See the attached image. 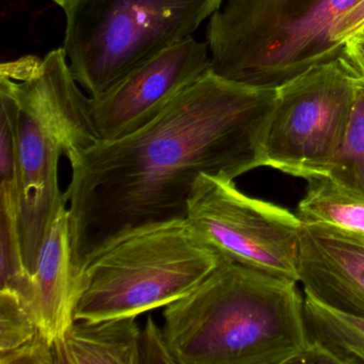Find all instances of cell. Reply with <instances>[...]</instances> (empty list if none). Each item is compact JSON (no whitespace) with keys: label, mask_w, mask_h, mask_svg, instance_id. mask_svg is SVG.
<instances>
[{"label":"cell","mask_w":364,"mask_h":364,"mask_svg":"<svg viewBox=\"0 0 364 364\" xmlns=\"http://www.w3.org/2000/svg\"><path fill=\"white\" fill-rule=\"evenodd\" d=\"M223 259L186 219L136 228L108 242L76 272L74 319L138 316L169 306Z\"/></svg>","instance_id":"obj_3"},{"label":"cell","mask_w":364,"mask_h":364,"mask_svg":"<svg viewBox=\"0 0 364 364\" xmlns=\"http://www.w3.org/2000/svg\"><path fill=\"white\" fill-rule=\"evenodd\" d=\"M208 42L191 37L132 72L114 88L89 99V118L99 141L119 139L149 124L210 70Z\"/></svg>","instance_id":"obj_8"},{"label":"cell","mask_w":364,"mask_h":364,"mask_svg":"<svg viewBox=\"0 0 364 364\" xmlns=\"http://www.w3.org/2000/svg\"><path fill=\"white\" fill-rule=\"evenodd\" d=\"M304 319L310 342L336 364L364 363V317L330 308L306 293Z\"/></svg>","instance_id":"obj_15"},{"label":"cell","mask_w":364,"mask_h":364,"mask_svg":"<svg viewBox=\"0 0 364 364\" xmlns=\"http://www.w3.org/2000/svg\"><path fill=\"white\" fill-rule=\"evenodd\" d=\"M361 0H228L210 16V71L278 88L310 68L338 60V23Z\"/></svg>","instance_id":"obj_4"},{"label":"cell","mask_w":364,"mask_h":364,"mask_svg":"<svg viewBox=\"0 0 364 364\" xmlns=\"http://www.w3.org/2000/svg\"><path fill=\"white\" fill-rule=\"evenodd\" d=\"M306 181V196L296 213L302 225L326 228L364 242V198L326 176Z\"/></svg>","instance_id":"obj_13"},{"label":"cell","mask_w":364,"mask_h":364,"mask_svg":"<svg viewBox=\"0 0 364 364\" xmlns=\"http://www.w3.org/2000/svg\"><path fill=\"white\" fill-rule=\"evenodd\" d=\"M140 363L176 364L166 342L163 329L149 316L140 340Z\"/></svg>","instance_id":"obj_17"},{"label":"cell","mask_w":364,"mask_h":364,"mask_svg":"<svg viewBox=\"0 0 364 364\" xmlns=\"http://www.w3.org/2000/svg\"><path fill=\"white\" fill-rule=\"evenodd\" d=\"M298 278L321 304L364 317V242L338 232L302 225Z\"/></svg>","instance_id":"obj_10"},{"label":"cell","mask_w":364,"mask_h":364,"mask_svg":"<svg viewBox=\"0 0 364 364\" xmlns=\"http://www.w3.org/2000/svg\"><path fill=\"white\" fill-rule=\"evenodd\" d=\"M276 102L277 88L208 70L149 124L82 150L65 191L74 274L131 230L186 219L202 173L234 181L265 166Z\"/></svg>","instance_id":"obj_1"},{"label":"cell","mask_w":364,"mask_h":364,"mask_svg":"<svg viewBox=\"0 0 364 364\" xmlns=\"http://www.w3.org/2000/svg\"><path fill=\"white\" fill-rule=\"evenodd\" d=\"M364 28V0H361L355 8L350 10L336 25L333 33V40L340 46L361 33Z\"/></svg>","instance_id":"obj_19"},{"label":"cell","mask_w":364,"mask_h":364,"mask_svg":"<svg viewBox=\"0 0 364 364\" xmlns=\"http://www.w3.org/2000/svg\"><path fill=\"white\" fill-rule=\"evenodd\" d=\"M137 316L77 321L53 345L55 364H140Z\"/></svg>","instance_id":"obj_12"},{"label":"cell","mask_w":364,"mask_h":364,"mask_svg":"<svg viewBox=\"0 0 364 364\" xmlns=\"http://www.w3.org/2000/svg\"><path fill=\"white\" fill-rule=\"evenodd\" d=\"M355 89V80L340 59L279 86L265 166L306 180L325 176L344 141Z\"/></svg>","instance_id":"obj_6"},{"label":"cell","mask_w":364,"mask_h":364,"mask_svg":"<svg viewBox=\"0 0 364 364\" xmlns=\"http://www.w3.org/2000/svg\"><path fill=\"white\" fill-rule=\"evenodd\" d=\"M0 363L55 364L35 309L6 291H0Z\"/></svg>","instance_id":"obj_14"},{"label":"cell","mask_w":364,"mask_h":364,"mask_svg":"<svg viewBox=\"0 0 364 364\" xmlns=\"http://www.w3.org/2000/svg\"><path fill=\"white\" fill-rule=\"evenodd\" d=\"M33 280L40 327L53 346L75 321V276L67 208L59 213L48 232Z\"/></svg>","instance_id":"obj_11"},{"label":"cell","mask_w":364,"mask_h":364,"mask_svg":"<svg viewBox=\"0 0 364 364\" xmlns=\"http://www.w3.org/2000/svg\"><path fill=\"white\" fill-rule=\"evenodd\" d=\"M357 36H364V28H363V29H362L361 33H358V35H357Z\"/></svg>","instance_id":"obj_21"},{"label":"cell","mask_w":364,"mask_h":364,"mask_svg":"<svg viewBox=\"0 0 364 364\" xmlns=\"http://www.w3.org/2000/svg\"><path fill=\"white\" fill-rule=\"evenodd\" d=\"M14 93L18 105V230L25 264L33 274L53 223L67 208L58 181L63 150L35 106Z\"/></svg>","instance_id":"obj_9"},{"label":"cell","mask_w":364,"mask_h":364,"mask_svg":"<svg viewBox=\"0 0 364 364\" xmlns=\"http://www.w3.org/2000/svg\"><path fill=\"white\" fill-rule=\"evenodd\" d=\"M326 176L364 198V84L355 80V99L344 141Z\"/></svg>","instance_id":"obj_16"},{"label":"cell","mask_w":364,"mask_h":364,"mask_svg":"<svg viewBox=\"0 0 364 364\" xmlns=\"http://www.w3.org/2000/svg\"><path fill=\"white\" fill-rule=\"evenodd\" d=\"M338 59L357 82L364 84V36L347 40Z\"/></svg>","instance_id":"obj_18"},{"label":"cell","mask_w":364,"mask_h":364,"mask_svg":"<svg viewBox=\"0 0 364 364\" xmlns=\"http://www.w3.org/2000/svg\"><path fill=\"white\" fill-rule=\"evenodd\" d=\"M223 0H74L65 8L63 50L92 97L193 37Z\"/></svg>","instance_id":"obj_5"},{"label":"cell","mask_w":364,"mask_h":364,"mask_svg":"<svg viewBox=\"0 0 364 364\" xmlns=\"http://www.w3.org/2000/svg\"><path fill=\"white\" fill-rule=\"evenodd\" d=\"M285 280L223 257L164 311L176 364H291L308 344L304 299Z\"/></svg>","instance_id":"obj_2"},{"label":"cell","mask_w":364,"mask_h":364,"mask_svg":"<svg viewBox=\"0 0 364 364\" xmlns=\"http://www.w3.org/2000/svg\"><path fill=\"white\" fill-rule=\"evenodd\" d=\"M186 220L225 259L299 282L302 223L287 208L249 197L233 180L202 173L189 199Z\"/></svg>","instance_id":"obj_7"},{"label":"cell","mask_w":364,"mask_h":364,"mask_svg":"<svg viewBox=\"0 0 364 364\" xmlns=\"http://www.w3.org/2000/svg\"><path fill=\"white\" fill-rule=\"evenodd\" d=\"M52 1H54L56 5H58L59 7H61L65 10V8L69 7V6L73 3L74 0H52Z\"/></svg>","instance_id":"obj_20"}]
</instances>
